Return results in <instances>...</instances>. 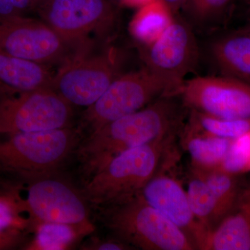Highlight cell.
I'll use <instances>...</instances> for the list:
<instances>
[{"instance_id": "obj_1", "label": "cell", "mask_w": 250, "mask_h": 250, "mask_svg": "<svg viewBox=\"0 0 250 250\" xmlns=\"http://www.w3.org/2000/svg\"><path fill=\"white\" fill-rule=\"evenodd\" d=\"M188 113L179 95L163 97L90 133L77 150L85 179L128 149L179 136Z\"/></svg>"}, {"instance_id": "obj_2", "label": "cell", "mask_w": 250, "mask_h": 250, "mask_svg": "<svg viewBox=\"0 0 250 250\" xmlns=\"http://www.w3.org/2000/svg\"><path fill=\"white\" fill-rule=\"evenodd\" d=\"M177 137L159 140L115 156L86 180L82 191L85 200L103 208L140 195L153 177L168 170L177 160Z\"/></svg>"}, {"instance_id": "obj_3", "label": "cell", "mask_w": 250, "mask_h": 250, "mask_svg": "<svg viewBox=\"0 0 250 250\" xmlns=\"http://www.w3.org/2000/svg\"><path fill=\"white\" fill-rule=\"evenodd\" d=\"M82 130L70 126L48 131L0 134V174L28 181L55 175L76 150Z\"/></svg>"}, {"instance_id": "obj_4", "label": "cell", "mask_w": 250, "mask_h": 250, "mask_svg": "<svg viewBox=\"0 0 250 250\" xmlns=\"http://www.w3.org/2000/svg\"><path fill=\"white\" fill-rule=\"evenodd\" d=\"M101 215L113 236L134 250H197L191 240L141 194L102 208Z\"/></svg>"}, {"instance_id": "obj_5", "label": "cell", "mask_w": 250, "mask_h": 250, "mask_svg": "<svg viewBox=\"0 0 250 250\" xmlns=\"http://www.w3.org/2000/svg\"><path fill=\"white\" fill-rule=\"evenodd\" d=\"M179 95L147 67L122 74L85 110L81 128L90 133L110 122L139 111L163 97Z\"/></svg>"}, {"instance_id": "obj_6", "label": "cell", "mask_w": 250, "mask_h": 250, "mask_svg": "<svg viewBox=\"0 0 250 250\" xmlns=\"http://www.w3.org/2000/svg\"><path fill=\"white\" fill-rule=\"evenodd\" d=\"M90 47L69 42L42 21L0 16V48L18 58L61 66Z\"/></svg>"}, {"instance_id": "obj_7", "label": "cell", "mask_w": 250, "mask_h": 250, "mask_svg": "<svg viewBox=\"0 0 250 250\" xmlns=\"http://www.w3.org/2000/svg\"><path fill=\"white\" fill-rule=\"evenodd\" d=\"M121 59V52L113 47L77 54L54 75L53 89L72 106L88 108L123 74Z\"/></svg>"}, {"instance_id": "obj_8", "label": "cell", "mask_w": 250, "mask_h": 250, "mask_svg": "<svg viewBox=\"0 0 250 250\" xmlns=\"http://www.w3.org/2000/svg\"><path fill=\"white\" fill-rule=\"evenodd\" d=\"M27 196L23 198L30 229L42 223L67 224L91 234L95 228L90 218L88 202L65 181L55 175L28 182Z\"/></svg>"}, {"instance_id": "obj_9", "label": "cell", "mask_w": 250, "mask_h": 250, "mask_svg": "<svg viewBox=\"0 0 250 250\" xmlns=\"http://www.w3.org/2000/svg\"><path fill=\"white\" fill-rule=\"evenodd\" d=\"M140 54L147 67L179 95L185 77L198 63L199 47L195 29L180 15L155 42L141 45Z\"/></svg>"}, {"instance_id": "obj_10", "label": "cell", "mask_w": 250, "mask_h": 250, "mask_svg": "<svg viewBox=\"0 0 250 250\" xmlns=\"http://www.w3.org/2000/svg\"><path fill=\"white\" fill-rule=\"evenodd\" d=\"M72 116V105L53 89L0 97V134L67 127Z\"/></svg>"}, {"instance_id": "obj_11", "label": "cell", "mask_w": 250, "mask_h": 250, "mask_svg": "<svg viewBox=\"0 0 250 250\" xmlns=\"http://www.w3.org/2000/svg\"><path fill=\"white\" fill-rule=\"evenodd\" d=\"M38 9L43 22L79 45H91L90 34L108 35L117 23L116 11L107 0H46Z\"/></svg>"}, {"instance_id": "obj_12", "label": "cell", "mask_w": 250, "mask_h": 250, "mask_svg": "<svg viewBox=\"0 0 250 250\" xmlns=\"http://www.w3.org/2000/svg\"><path fill=\"white\" fill-rule=\"evenodd\" d=\"M179 96L188 109L228 120L250 121V83L225 76L186 80Z\"/></svg>"}, {"instance_id": "obj_13", "label": "cell", "mask_w": 250, "mask_h": 250, "mask_svg": "<svg viewBox=\"0 0 250 250\" xmlns=\"http://www.w3.org/2000/svg\"><path fill=\"white\" fill-rule=\"evenodd\" d=\"M141 195L149 205L178 227L197 250H201L208 231L194 216L187 191L179 181L168 175L167 171L161 172L146 184Z\"/></svg>"}, {"instance_id": "obj_14", "label": "cell", "mask_w": 250, "mask_h": 250, "mask_svg": "<svg viewBox=\"0 0 250 250\" xmlns=\"http://www.w3.org/2000/svg\"><path fill=\"white\" fill-rule=\"evenodd\" d=\"M54 78L47 65L18 58L0 48V97L53 89Z\"/></svg>"}, {"instance_id": "obj_15", "label": "cell", "mask_w": 250, "mask_h": 250, "mask_svg": "<svg viewBox=\"0 0 250 250\" xmlns=\"http://www.w3.org/2000/svg\"><path fill=\"white\" fill-rule=\"evenodd\" d=\"M209 55L221 76L250 83V27L215 38Z\"/></svg>"}, {"instance_id": "obj_16", "label": "cell", "mask_w": 250, "mask_h": 250, "mask_svg": "<svg viewBox=\"0 0 250 250\" xmlns=\"http://www.w3.org/2000/svg\"><path fill=\"white\" fill-rule=\"evenodd\" d=\"M201 250H250V205L238 201L207 234Z\"/></svg>"}, {"instance_id": "obj_17", "label": "cell", "mask_w": 250, "mask_h": 250, "mask_svg": "<svg viewBox=\"0 0 250 250\" xmlns=\"http://www.w3.org/2000/svg\"><path fill=\"white\" fill-rule=\"evenodd\" d=\"M179 136L183 148L190 156L192 170L199 171L218 169L233 141L205 134L186 123Z\"/></svg>"}, {"instance_id": "obj_18", "label": "cell", "mask_w": 250, "mask_h": 250, "mask_svg": "<svg viewBox=\"0 0 250 250\" xmlns=\"http://www.w3.org/2000/svg\"><path fill=\"white\" fill-rule=\"evenodd\" d=\"M174 18L163 0H155L140 8L130 22L129 31L141 45H149L164 34Z\"/></svg>"}, {"instance_id": "obj_19", "label": "cell", "mask_w": 250, "mask_h": 250, "mask_svg": "<svg viewBox=\"0 0 250 250\" xmlns=\"http://www.w3.org/2000/svg\"><path fill=\"white\" fill-rule=\"evenodd\" d=\"M240 0H187L182 11L193 29L213 31L228 20Z\"/></svg>"}, {"instance_id": "obj_20", "label": "cell", "mask_w": 250, "mask_h": 250, "mask_svg": "<svg viewBox=\"0 0 250 250\" xmlns=\"http://www.w3.org/2000/svg\"><path fill=\"white\" fill-rule=\"evenodd\" d=\"M32 230L35 235L24 250H70L83 237L89 236L81 228L62 223H39Z\"/></svg>"}, {"instance_id": "obj_21", "label": "cell", "mask_w": 250, "mask_h": 250, "mask_svg": "<svg viewBox=\"0 0 250 250\" xmlns=\"http://www.w3.org/2000/svg\"><path fill=\"white\" fill-rule=\"evenodd\" d=\"M201 176L209 187L218 205V223L236 208L241 191L238 176L219 169L192 170Z\"/></svg>"}, {"instance_id": "obj_22", "label": "cell", "mask_w": 250, "mask_h": 250, "mask_svg": "<svg viewBox=\"0 0 250 250\" xmlns=\"http://www.w3.org/2000/svg\"><path fill=\"white\" fill-rule=\"evenodd\" d=\"M194 216L208 233L218 225V205L208 184L201 176L192 172L187 190Z\"/></svg>"}, {"instance_id": "obj_23", "label": "cell", "mask_w": 250, "mask_h": 250, "mask_svg": "<svg viewBox=\"0 0 250 250\" xmlns=\"http://www.w3.org/2000/svg\"><path fill=\"white\" fill-rule=\"evenodd\" d=\"M186 124L205 134L227 139H236L250 131V121L223 119L191 109Z\"/></svg>"}, {"instance_id": "obj_24", "label": "cell", "mask_w": 250, "mask_h": 250, "mask_svg": "<svg viewBox=\"0 0 250 250\" xmlns=\"http://www.w3.org/2000/svg\"><path fill=\"white\" fill-rule=\"evenodd\" d=\"M28 229H30V222L19 190L16 188L0 190V231Z\"/></svg>"}, {"instance_id": "obj_25", "label": "cell", "mask_w": 250, "mask_h": 250, "mask_svg": "<svg viewBox=\"0 0 250 250\" xmlns=\"http://www.w3.org/2000/svg\"><path fill=\"white\" fill-rule=\"evenodd\" d=\"M218 169L236 175L250 171V131L233 140Z\"/></svg>"}, {"instance_id": "obj_26", "label": "cell", "mask_w": 250, "mask_h": 250, "mask_svg": "<svg viewBox=\"0 0 250 250\" xmlns=\"http://www.w3.org/2000/svg\"><path fill=\"white\" fill-rule=\"evenodd\" d=\"M83 250H134L116 237L111 238H100L92 237L82 246Z\"/></svg>"}, {"instance_id": "obj_27", "label": "cell", "mask_w": 250, "mask_h": 250, "mask_svg": "<svg viewBox=\"0 0 250 250\" xmlns=\"http://www.w3.org/2000/svg\"><path fill=\"white\" fill-rule=\"evenodd\" d=\"M34 8V0H0V16H24Z\"/></svg>"}, {"instance_id": "obj_28", "label": "cell", "mask_w": 250, "mask_h": 250, "mask_svg": "<svg viewBox=\"0 0 250 250\" xmlns=\"http://www.w3.org/2000/svg\"><path fill=\"white\" fill-rule=\"evenodd\" d=\"M24 231H0V250H12L22 243Z\"/></svg>"}, {"instance_id": "obj_29", "label": "cell", "mask_w": 250, "mask_h": 250, "mask_svg": "<svg viewBox=\"0 0 250 250\" xmlns=\"http://www.w3.org/2000/svg\"><path fill=\"white\" fill-rule=\"evenodd\" d=\"M170 8L174 16H177L182 11L187 0H163Z\"/></svg>"}, {"instance_id": "obj_30", "label": "cell", "mask_w": 250, "mask_h": 250, "mask_svg": "<svg viewBox=\"0 0 250 250\" xmlns=\"http://www.w3.org/2000/svg\"><path fill=\"white\" fill-rule=\"evenodd\" d=\"M154 1L155 0H121V3L126 6L140 8Z\"/></svg>"}, {"instance_id": "obj_31", "label": "cell", "mask_w": 250, "mask_h": 250, "mask_svg": "<svg viewBox=\"0 0 250 250\" xmlns=\"http://www.w3.org/2000/svg\"><path fill=\"white\" fill-rule=\"evenodd\" d=\"M46 0H34V5H35V8L39 7L41 4H43Z\"/></svg>"}, {"instance_id": "obj_32", "label": "cell", "mask_w": 250, "mask_h": 250, "mask_svg": "<svg viewBox=\"0 0 250 250\" xmlns=\"http://www.w3.org/2000/svg\"><path fill=\"white\" fill-rule=\"evenodd\" d=\"M241 2L244 3L247 6H249L250 9V0H240Z\"/></svg>"}, {"instance_id": "obj_33", "label": "cell", "mask_w": 250, "mask_h": 250, "mask_svg": "<svg viewBox=\"0 0 250 250\" xmlns=\"http://www.w3.org/2000/svg\"></svg>"}]
</instances>
